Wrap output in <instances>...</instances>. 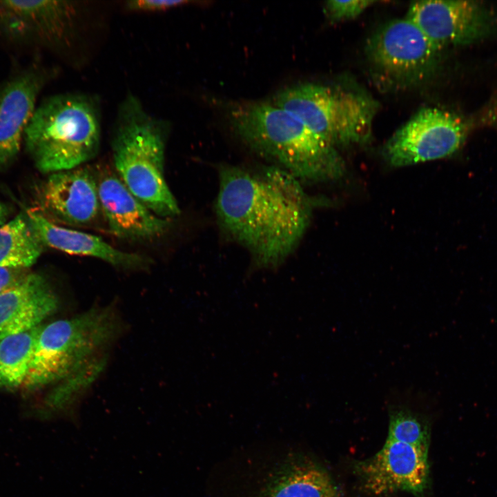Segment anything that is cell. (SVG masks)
Listing matches in <instances>:
<instances>
[{
	"instance_id": "cell-14",
	"label": "cell",
	"mask_w": 497,
	"mask_h": 497,
	"mask_svg": "<svg viewBox=\"0 0 497 497\" xmlns=\"http://www.w3.org/2000/svg\"><path fill=\"white\" fill-rule=\"evenodd\" d=\"M48 75L30 69L12 77L0 89V168L18 155L26 130Z\"/></svg>"
},
{
	"instance_id": "cell-17",
	"label": "cell",
	"mask_w": 497,
	"mask_h": 497,
	"mask_svg": "<svg viewBox=\"0 0 497 497\" xmlns=\"http://www.w3.org/2000/svg\"><path fill=\"white\" fill-rule=\"evenodd\" d=\"M264 486L258 497H340L327 473L303 459L286 462Z\"/></svg>"
},
{
	"instance_id": "cell-8",
	"label": "cell",
	"mask_w": 497,
	"mask_h": 497,
	"mask_svg": "<svg viewBox=\"0 0 497 497\" xmlns=\"http://www.w3.org/2000/svg\"><path fill=\"white\" fill-rule=\"evenodd\" d=\"M466 133L463 121L454 113L423 108L393 134L383 155L393 166L443 158L461 146Z\"/></svg>"
},
{
	"instance_id": "cell-15",
	"label": "cell",
	"mask_w": 497,
	"mask_h": 497,
	"mask_svg": "<svg viewBox=\"0 0 497 497\" xmlns=\"http://www.w3.org/2000/svg\"><path fill=\"white\" fill-rule=\"evenodd\" d=\"M58 304V298L44 276L28 273L0 293V340L39 326Z\"/></svg>"
},
{
	"instance_id": "cell-23",
	"label": "cell",
	"mask_w": 497,
	"mask_h": 497,
	"mask_svg": "<svg viewBox=\"0 0 497 497\" xmlns=\"http://www.w3.org/2000/svg\"><path fill=\"white\" fill-rule=\"evenodd\" d=\"M28 274L27 269L0 268V293L20 282Z\"/></svg>"
},
{
	"instance_id": "cell-12",
	"label": "cell",
	"mask_w": 497,
	"mask_h": 497,
	"mask_svg": "<svg viewBox=\"0 0 497 497\" xmlns=\"http://www.w3.org/2000/svg\"><path fill=\"white\" fill-rule=\"evenodd\" d=\"M38 199L46 218L68 225L90 224L101 213L96 173L83 166L50 173Z\"/></svg>"
},
{
	"instance_id": "cell-22",
	"label": "cell",
	"mask_w": 497,
	"mask_h": 497,
	"mask_svg": "<svg viewBox=\"0 0 497 497\" xmlns=\"http://www.w3.org/2000/svg\"><path fill=\"white\" fill-rule=\"evenodd\" d=\"M180 0H136L126 3L128 10L135 12H157L165 11L188 3Z\"/></svg>"
},
{
	"instance_id": "cell-24",
	"label": "cell",
	"mask_w": 497,
	"mask_h": 497,
	"mask_svg": "<svg viewBox=\"0 0 497 497\" xmlns=\"http://www.w3.org/2000/svg\"><path fill=\"white\" fill-rule=\"evenodd\" d=\"M9 213L8 207L5 204L0 202V226L6 223Z\"/></svg>"
},
{
	"instance_id": "cell-10",
	"label": "cell",
	"mask_w": 497,
	"mask_h": 497,
	"mask_svg": "<svg viewBox=\"0 0 497 497\" xmlns=\"http://www.w3.org/2000/svg\"><path fill=\"white\" fill-rule=\"evenodd\" d=\"M428 450L386 440L374 456L356 463L355 469L364 488L382 495L396 491L421 494L429 482Z\"/></svg>"
},
{
	"instance_id": "cell-2",
	"label": "cell",
	"mask_w": 497,
	"mask_h": 497,
	"mask_svg": "<svg viewBox=\"0 0 497 497\" xmlns=\"http://www.w3.org/2000/svg\"><path fill=\"white\" fill-rule=\"evenodd\" d=\"M228 117L245 144L299 181L329 180L344 172L336 148L273 103H237Z\"/></svg>"
},
{
	"instance_id": "cell-21",
	"label": "cell",
	"mask_w": 497,
	"mask_h": 497,
	"mask_svg": "<svg viewBox=\"0 0 497 497\" xmlns=\"http://www.w3.org/2000/svg\"><path fill=\"white\" fill-rule=\"evenodd\" d=\"M373 1H329L324 6L327 17L333 21H342L353 19L359 16L372 3Z\"/></svg>"
},
{
	"instance_id": "cell-18",
	"label": "cell",
	"mask_w": 497,
	"mask_h": 497,
	"mask_svg": "<svg viewBox=\"0 0 497 497\" xmlns=\"http://www.w3.org/2000/svg\"><path fill=\"white\" fill-rule=\"evenodd\" d=\"M43 247L28 216L19 214L0 226V268L27 269Z\"/></svg>"
},
{
	"instance_id": "cell-1",
	"label": "cell",
	"mask_w": 497,
	"mask_h": 497,
	"mask_svg": "<svg viewBox=\"0 0 497 497\" xmlns=\"http://www.w3.org/2000/svg\"><path fill=\"white\" fill-rule=\"evenodd\" d=\"M313 204L300 181L276 166L220 168L217 223L228 237L247 249L259 268H276L293 253Z\"/></svg>"
},
{
	"instance_id": "cell-11",
	"label": "cell",
	"mask_w": 497,
	"mask_h": 497,
	"mask_svg": "<svg viewBox=\"0 0 497 497\" xmlns=\"http://www.w3.org/2000/svg\"><path fill=\"white\" fill-rule=\"evenodd\" d=\"M406 17L441 49L480 39L493 23L491 14L485 6L469 1H415Z\"/></svg>"
},
{
	"instance_id": "cell-4",
	"label": "cell",
	"mask_w": 497,
	"mask_h": 497,
	"mask_svg": "<svg viewBox=\"0 0 497 497\" xmlns=\"http://www.w3.org/2000/svg\"><path fill=\"white\" fill-rule=\"evenodd\" d=\"M23 139L35 166L43 173L83 166L99 150V100L80 92L49 97L37 107Z\"/></svg>"
},
{
	"instance_id": "cell-9",
	"label": "cell",
	"mask_w": 497,
	"mask_h": 497,
	"mask_svg": "<svg viewBox=\"0 0 497 497\" xmlns=\"http://www.w3.org/2000/svg\"><path fill=\"white\" fill-rule=\"evenodd\" d=\"M80 11L74 1H0V30L12 39L66 48L76 39Z\"/></svg>"
},
{
	"instance_id": "cell-20",
	"label": "cell",
	"mask_w": 497,
	"mask_h": 497,
	"mask_svg": "<svg viewBox=\"0 0 497 497\" xmlns=\"http://www.w3.org/2000/svg\"><path fill=\"white\" fill-rule=\"evenodd\" d=\"M429 438V425L418 414L404 406L391 409L387 440L428 450Z\"/></svg>"
},
{
	"instance_id": "cell-5",
	"label": "cell",
	"mask_w": 497,
	"mask_h": 497,
	"mask_svg": "<svg viewBox=\"0 0 497 497\" xmlns=\"http://www.w3.org/2000/svg\"><path fill=\"white\" fill-rule=\"evenodd\" d=\"M117 325L110 309H91L71 318L41 327L24 382L29 389L56 381L77 386L85 378L87 365L115 337Z\"/></svg>"
},
{
	"instance_id": "cell-6",
	"label": "cell",
	"mask_w": 497,
	"mask_h": 497,
	"mask_svg": "<svg viewBox=\"0 0 497 497\" xmlns=\"http://www.w3.org/2000/svg\"><path fill=\"white\" fill-rule=\"evenodd\" d=\"M273 103L335 148L368 142L378 108L362 92L311 83L282 89Z\"/></svg>"
},
{
	"instance_id": "cell-13",
	"label": "cell",
	"mask_w": 497,
	"mask_h": 497,
	"mask_svg": "<svg viewBox=\"0 0 497 497\" xmlns=\"http://www.w3.org/2000/svg\"><path fill=\"white\" fill-rule=\"evenodd\" d=\"M96 173L101 213L110 231L126 239H150L162 235L168 219L153 213L107 168Z\"/></svg>"
},
{
	"instance_id": "cell-3",
	"label": "cell",
	"mask_w": 497,
	"mask_h": 497,
	"mask_svg": "<svg viewBox=\"0 0 497 497\" xmlns=\"http://www.w3.org/2000/svg\"><path fill=\"white\" fill-rule=\"evenodd\" d=\"M112 141L117 174L128 190L157 215L168 219L180 209L164 175L168 126L133 94L119 106Z\"/></svg>"
},
{
	"instance_id": "cell-19",
	"label": "cell",
	"mask_w": 497,
	"mask_h": 497,
	"mask_svg": "<svg viewBox=\"0 0 497 497\" xmlns=\"http://www.w3.org/2000/svg\"><path fill=\"white\" fill-rule=\"evenodd\" d=\"M40 325L0 340V389L23 386Z\"/></svg>"
},
{
	"instance_id": "cell-16",
	"label": "cell",
	"mask_w": 497,
	"mask_h": 497,
	"mask_svg": "<svg viewBox=\"0 0 497 497\" xmlns=\"http://www.w3.org/2000/svg\"><path fill=\"white\" fill-rule=\"evenodd\" d=\"M27 216L44 246L70 255L98 258L126 269L143 267L148 262L143 256L119 250L98 236L60 226L39 212L28 211Z\"/></svg>"
},
{
	"instance_id": "cell-7",
	"label": "cell",
	"mask_w": 497,
	"mask_h": 497,
	"mask_svg": "<svg viewBox=\"0 0 497 497\" xmlns=\"http://www.w3.org/2000/svg\"><path fill=\"white\" fill-rule=\"evenodd\" d=\"M440 50L407 17L379 28L366 46L376 75L384 85L398 88L425 82L436 65Z\"/></svg>"
}]
</instances>
